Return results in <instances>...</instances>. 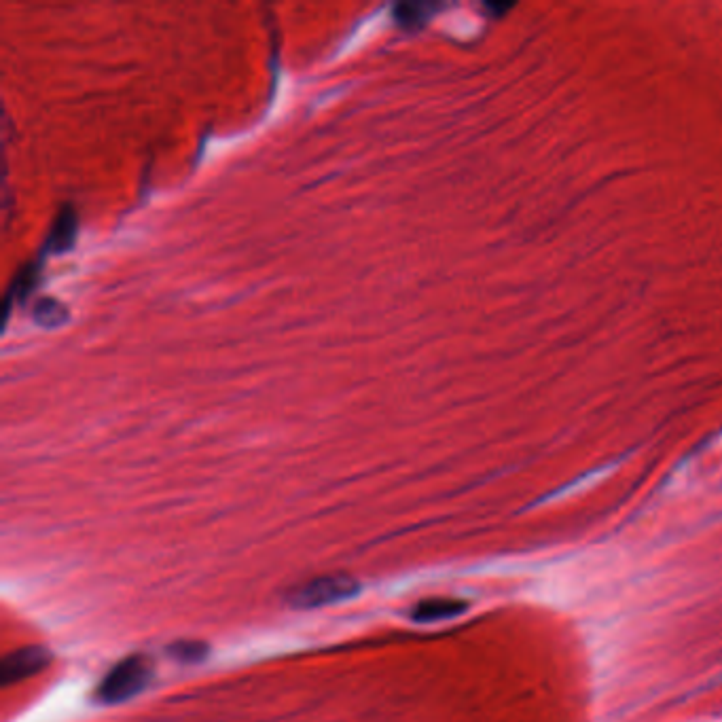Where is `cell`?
Listing matches in <instances>:
<instances>
[{
    "mask_svg": "<svg viewBox=\"0 0 722 722\" xmlns=\"http://www.w3.org/2000/svg\"><path fill=\"white\" fill-rule=\"evenodd\" d=\"M462 606L456 602H447V600H428V602H420L411 610V619L413 621H437V619H447L451 615L460 612Z\"/></svg>",
    "mask_w": 722,
    "mask_h": 722,
    "instance_id": "6",
    "label": "cell"
},
{
    "mask_svg": "<svg viewBox=\"0 0 722 722\" xmlns=\"http://www.w3.org/2000/svg\"><path fill=\"white\" fill-rule=\"evenodd\" d=\"M153 678V665L147 657L132 655L119 661L111 672L104 676L98 687V699L102 703H123L136 695H140L149 687Z\"/></svg>",
    "mask_w": 722,
    "mask_h": 722,
    "instance_id": "1",
    "label": "cell"
},
{
    "mask_svg": "<svg viewBox=\"0 0 722 722\" xmlns=\"http://www.w3.org/2000/svg\"><path fill=\"white\" fill-rule=\"evenodd\" d=\"M34 320L39 322L41 327H62L68 320V310L60 301L41 299L34 305Z\"/></svg>",
    "mask_w": 722,
    "mask_h": 722,
    "instance_id": "7",
    "label": "cell"
},
{
    "mask_svg": "<svg viewBox=\"0 0 722 722\" xmlns=\"http://www.w3.org/2000/svg\"><path fill=\"white\" fill-rule=\"evenodd\" d=\"M172 653L180 659V661H197V659H204L206 657V646L204 644H197V642H183V644H176L172 648Z\"/></svg>",
    "mask_w": 722,
    "mask_h": 722,
    "instance_id": "9",
    "label": "cell"
},
{
    "mask_svg": "<svg viewBox=\"0 0 722 722\" xmlns=\"http://www.w3.org/2000/svg\"><path fill=\"white\" fill-rule=\"evenodd\" d=\"M51 655L43 646H24L9 653L0 663V684L11 687L15 682H22L34 674L43 672L49 665Z\"/></svg>",
    "mask_w": 722,
    "mask_h": 722,
    "instance_id": "3",
    "label": "cell"
},
{
    "mask_svg": "<svg viewBox=\"0 0 722 722\" xmlns=\"http://www.w3.org/2000/svg\"><path fill=\"white\" fill-rule=\"evenodd\" d=\"M360 591L358 581L348 574H324L316 576L312 581H305L291 589L286 595L288 604L299 610H312L320 606H331L354 598Z\"/></svg>",
    "mask_w": 722,
    "mask_h": 722,
    "instance_id": "2",
    "label": "cell"
},
{
    "mask_svg": "<svg viewBox=\"0 0 722 722\" xmlns=\"http://www.w3.org/2000/svg\"><path fill=\"white\" fill-rule=\"evenodd\" d=\"M439 9L435 3H401L394 7V22L403 30H420Z\"/></svg>",
    "mask_w": 722,
    "mask_h": 722,
    "instance_id": "5",
    "label": "cell"
},
{
    "mask_svg": "<svg viewBox=\"0 0 722 722\" xmlns=\"http://www.w3.org/2000/svg\"><path fill=\"white\" fill-rule=\"evenodd\" d=\"M36 276H39V269H36V265H28L26 269H22V272L15 278V284L11 286V295H15L20 301L26 299L36 284Z\"/></svg>",
    "mask_w": 722,
    "mask_h": 722,
    "instance_id": "8",
    "label": "cell"
},
{
    "mask_svg": "<svg viewBox=\"0 0 722 722\" xmlns=\"http://www.w3.org/2000/svg\"><path fill=\"white\" fill-rule=\"evenodd\" d=\"M77 231H79L77 212L72 210L70 206H64L62 212L56 216V221H53V227H51V231H49L47 248H49L51 252H56V255H60V252L70 250L72 246H75Z\"/></svg>",
    "mask_w": 722,
    "mask_h": 722,
    "instance_id": "4",
    "label": "cell"
}]
</instances>
